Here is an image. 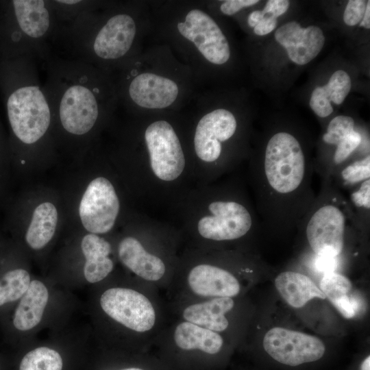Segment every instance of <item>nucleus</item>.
<instances>
[{
	"mask_svg": "<svg viewBox=\"0 0 370 370\" xmlns=\"http://www.w3.org/2000/svg\"><path fill=\"white\" fill-rule=\"evenodd\" d=\"M95 315L101 316L127 332L142 334L156 322V312L149 299L132 288L112 286L96 298Z\"/></svg>",
	"mask_w": 370,
	"mask_h": 370,
	"instance_id": "nucleus-15",
	"label": "nucleus"
},
{
	"mask_svg": "<svg viewBox=\"0 0 370 370\" xmlns=\"http://www.w3.org/2000/svg\"><path fill=\"white\" fill-rule=\"evenodd\" d=\"M84 258L83 284H97L106 280L114 269L111 243L101 235L88 233L80 242Z\"/></svg>",
	"mask_w": 370,
	"mask_h": 370,
	"instance_id": "nucleus-21",
	"label": "nucleus"
},
{
	"mask_svg": "<svg viewBox=\"0 0 370 370\" xmlns=\"http://www.w3.org/2000/svg\"><path fill=\"white\" fill-rule=\"evenodd\" d=\"M314 264L315 269L323 274L334 272L338 266V259L329 256H317L314 258Z\"/></svg>",
	"mask_w": 370,
	"mask_h": 370,
	"instance_id": "nucleus-35",
	"label": "nucleus"
},
{
	"mask_svg": "<svg viewBox=\"0 0 370 370\" xmlns=\"http://www.w3.org/2000/svg\"><path fill=\"white\" fill-rule=\"evenodd\" d=\"M64 326L52 338L22 347L17 370H83L92 352L86 340L67 334Z\"/></svg>",
	"mask_w": 370,
	"mask_h": 370,
	"instance_id": "nucleus-14",
	"label": "nucleus"
},
{
	"mask_svg": "<svg viewBox=\"0 0 370 370\" xmlns=\"http://www.w3.org/2000/svg\"><path fill=\"white\" fill-rule=\"evenodd\" d=\"M175 38L208 63L221 65L230 58L229 41L214 19L203 8L188 7L174 18Z\"/></svg>",
	"mask_w": 370,
	"mask_h": 370,
	"instance_id": "nucleus-13",
	"label": "nucleus"
},
{
	"mask_svg": "<svg viewBox=\"0 0 370 370\" xmlns=\"http://www.w3.org/2000/svg\"><path fill=\"white\" fill-rule=\"evenodd\" d=\"M314 166L299 140L287 132L273 134L260 157L248 167V180L261 225L268 230L297 228L312 206Z\"/></svg>",
	"mask_w": 370,
	"mask_h": 370,
	"instance_id": "nucleus-1",
	"label": "nucleus"
},
{
	"mask_svg": "<svg viewBox=\"0 0 370 370\" xmlns=\"http://www.w3.org/2000/svg\"><path fill=\"white\" fill-rule=\"evenodd\" d=\"M119 104L136 112H160L173 107L182 95L177 77L160 69L145 68L136 55L110 73Z\"/></svg>",
	"mask_w": 370,
	"mask_h": 370,
	"instance_id": "nucleus-10",
	"label": "nucleus"
},
{
	"mask_svg": "<svg viewBox=\"0 0 370 370\" xmlns=\"http://www.w3.org/2000/svg\"><path fill=\"white\" fill-rule=\"evenodd\" d=\"M132 224V230L118 241V260L138 278L159 281L174 260V246L182 236L180 231L147 214L134 216Z\"/></svg>",
	"mask_w": 370,
	"mask_h": 370,
	"instance_id": "nucleus-7",
	"label": "nucleus"
},
{
	"mask_svg": "<svg viewBox=\"0 0 370 370\" xmlns=\"http://www.w3.org/2000/svg\"><path fill=\"white\" fill-rule=\"evenodd\" d=\"M352 288L349 279L336 272L324 273L320 282V290L332 303L348 295Z\"/></svg>",
	"mask_w": 370,
	"mask_h": 370,
	"instance_id": "nucleus-30",
	"label": "nucleus"
},
{
	"mask_svg": "<svg viewBox=\"0 0 370 370\" xmlns=\"http://www.w3.org/2000/svg\"><path fill=\"white\" fill-rule=\"evenodd\" d=\"M265 16L262 10H255L249 14L247 23L249 27H254Z\"/></svg>",
	"mask_w": 370,
	"mask_h": 370,
	"instance_id": "nucleus-37",
	"label": "nucleus"
},
{
	"mask_svg": "<svg viewBox=\"0 0 370 370\" xmlns=\"http://www.w3.org/2000/svg\"><path fill=\"white\" fill-rule=\"evenodd\" d=\"M346 197L358 219L365 226L369 224L370 179L349 189Z\"/></svg>",
	"mask_w": 370,
	"mask_h": 370,
	"instance_id": "nucleus-29",
	"label": "nucleus"
},
{
	"mask_svg": "<svg viewBox=\"0 0 370 370\" xmlns=\"http://www.w3.org/2000/svg\"><path fill=\"white\" fill-rule=\"evenodd\" d=\"M59 291L53 284L32 278L29 286L18 301L0 316L8 338L21 348L32 336L51 319L60 303Z\"/></svg>",
	"mask_w": 370,
	"mask_h": 370,
	"instance_id": "nucleus-12",
	"label": "nucleus"
},
{
	"mask_svg": "<svg viewBox=\"0 0 370 370\" xmlns=\"http://www.w3.org/2000/svg\"><path fill=\"white\" fill-rule=\"evenodd\" d=\"M360 26L364 27L366 29L370 28V1H367L365 12L362 17V20L360 22Z\"/></svg>",
	"mask_w": 370,
	"mask_h": 370,
	"instance_id": "nucleus-38",
	"label": "nucleus"
},
{
	"mask_svg": "<svg viewBox=\"0 0 370 370\" xmlns=\"http://www.w3.org/2000/svg\"><path fill=\"white\" fill-rule=\"evenodd\" d=\"M14 28L9 36L18 57L43 63L53 55L60 21L52 0L11 1Z\"/></svg>",
	"mask_w": 370,
	"mask_h": 370,
	"instance_id": "nucleus-11",
	"label": "nucleus"
},
{
	"mask_svg": "<svg viewBox=\"0 0 370 370\" xmlns=\"http://www.w3.org/2000/svg\"><path fill=\"white\" fill-rule=\"evenodd\" d=\"M38 61L18 57L16 82L7 98V114L13 136L23 147L42 143L53 130L50 106L40 80Z\"/></svg>",
	"mask_w": 370,
	"mask_h": 370,
	"instance_id": "nucleus-8",
	"label": "nucleus"
},
{
	"mask_svg": "<svg viewBox=\"0 0 370 370\" xmlns=\"http://www.w3.org/2000/svg\"><path fill=\"white\" fill-rule=\"evenodd\" d=\"M290 2L287 0H269L262 11L264 14H269L277 18L287 11Z\"/></svg>",
	"mask_w": 370,
	"mask_h": 370,
	"instance_id": "nucleus-34",
	"label": "nucleus"
},
{
	"mask_svg": "<svg viewBox=\"0 0 370 370\" xmlns=\"http://www.w3.org/2000/svg\"><path fill=\"white\" fill-rule=\"evenodd\" d=\"M263 347L273 359L293 367L319 360L325 349L319 338L281 327L267 332Z\"/></svg>",
	"mask_w": 370,
	"mask_h": 370,
	"instance_id": "nucleus-18",
	"label": "nucleus"
},
{
	"mask_svg": "<svg viewBox=\"0 0 370 370\" xmlns=\"http://www.w3.org/2000/svg\"><path fill=\"white\" fill-rule=\"evenodd\" d=\"M370 369V356L367 357L361 364L360 370H369Z\"/></svg>",
	"mask_w": 370,
	"mask_h": 370,
	"instance_id": "nucleus-39",
	"label": "nucleus"
},
{
	"mask_svg": "<svg viewBox=\"0 0 370 370\" xmlns=\"http://www.w3.org/2000/svg\"><path fill=\"white\" fill-rule=\"evenodd\" d=\"M345 194L330 180H323L321 190L297 228L304 230L315 256L338 259L344 249L347 233L362 229Z\"/></svg>",
	"mask_w": 370,
	"mask_h": 370,
	"instance_id": "nucleus-9",
	"label": "nucleus"
},
{
	"mask_svg": "<svg viewBox=\"0 0 370 370\" xmlns=\"http://www.w3.org/2000/svg\"><path fill=\"white\" fill-rule=\"evenodd\" d=\"M277 18L269 15L264 18L254 27V32L258 36H264L276 27Z\"/></svg>",
	"mask_w": 370,
	"mask_h": 370,
	"instance_id": "nucleus-36",
	"label": "nucleus"
},
{
	"mask_svg": "<svg viewBox=\"0 0 370 370\" xmlns=\"http://www.w3.org/2000/svg\"><path fill=\"white\" fill-rule=\"evenodd\" d=\"M367 1L364 0H350L347 3L343 21L349 26L357 25L362 19Z\"/></svg>",
	"mask_w": 370,
	"mask_h": 370,
	"instance_id": "nucleus-31",
	"label": "nucleus"
},
{
	"mask_svg": "<svg viewBox=\"0 0 370 370\" xmlns=\"http://www.w3.org/2000/svg\"><path fill=\"white\" fill-rule=\"evenodd\" d=\"M234 306L232 297H214L190 304L182 312L186 321L216 332L225 330L229 321L225 314Z\"/></svg>",
	"mask_w": 370,
	"mask_h": 370,
	"instance_id": "nucleus-22",
	"label": "nucleus"
},
{
	"mask_svg": "<svg viewBox=\"0 0 370 370\" xmlns=\"http://www.w3.org/2000/svg\"><path fill=\"white\" fill-rule=\"evenodd\" d=\"M349 75L343 70L335 71L328 83L323 86H317L312 91L310 99V106L319 117L325 118L333 112L330 101L336 105L341 104L351 90Z\"/></svg>",
	"mask_w": 370,
	"mask_h": 370,
	"instance_id": "nucleus-26",
	"label": "nucleus"
},
{
	"mask_svg": "<svg viewBox=\"0 0 370 370\" xmlns=\"http://www.w3.org/2000/svg\"><path fill=\"white\" fill-rule=\"evenodd\" d=\"M275 286L284 299L296 308L304 306L313 298H326L309 277L298 272L280 273L275 279Z\"/></svg>",
	"mask_w": 370,
	"mask_h": 370,
	"instance_id": "nucleus-24",
	"label": "nucleus"
},
{
	"mask_svg": "<svg viewBox=\"0 0 370 370\" xmlns=\"http://www.w3.org/2000/svg\"><path fill=\"white\" fill-rule=\"evenodd\" d=\"M171 212L177 218L182 236L201 250L242 240L261 225L247 185L233 173L210 184L195 185Z\"/></svg>",
	"mask_w": 370,
	"mask_h": 370,
	"instance_id": "nucleus-5",
	"label": "nucleus"
},
{
	"mask_svg": "<svg viewBox=\"0 0 370 370\" xmlns=\"http://www.w3.org/2000/svg\"><path fill=\"white\" fill-rule=\"evenodd\" d=\"M367 179H370L369 154L344 164L327 180L341 190H348Z\"/></svg>",
	"mask_w": 370,
	"mask_h": 370,
	"instance_id": "nucleus-28",
	"label": "nucleus"
},
{
	"mask_svg": "<svg viewBox=\"0 0 370 370\" xmlns=\"http://www.w3.org/2000/svg\"><path fill=\"white\" fill-rule=\"evenodd\" d=\"M140 32L134 3L92 1L75 17L60 23L53 53L110 74L138 54Z\"/></svg>",
	"mask_w": 370,
	"mask_h": 370,
	"instance_id": "nucleus-4",
	"label": "nucleus"
},
{
	"mask_svg": "<svg viewBox=\"0 0 370 370\" xmlns=\"http://www.w3.org/2000/svg\"><path fill=\"white\" fill-rule=\"evenodd\" d=\"M32 276L21 266H0V316L12 308L28 289Z\"/></svg>",
	"mask_w": 370,
	"mask_h": 370,
	"instance_id": "nucleus-27",
	"label": "nucleus"
},
{
	"mask_svg": "<svg viewBox=\"0 0 370 370\" xmlns=\"http://www.w3.org/2000/svg\"><path fill=\"white\" fill-rule=\"evenodd\" d=\"M173 338L177 351L166 362L171 370H201L204 360L218 354L223 345L218 332L186 321L176 326Z\"/></svg>",
	"mask_w": 370,
	"mask_h": 370,
	"instance_id": "nucleus-17",
	"label": "nucleus"
},
{
	"mask_svg": "<svg viewBox=\"0 0 370 370\" xmlns=\"http://www.w3.org/2000/svg\"><path fill=\"white\" fill-rule=\"evenodd\" d=\"M238 123L230 110L219 108L202 114L185 128L192 174L196 184L214 182L234 173L236 163L226 147L236 136Z\"/></svg>",
	"mask_w": 370,
	"mask_h": 370,
	"instance_id": "nucleus-6",
	"label": "nucleus"
},
{
	"mask_svg": "<svg viewBox=\"0 0 370 370\" xmlns=\"http://www.w3.org/2000/svg\"><path fill=\"white\" fill-rule=\"evenodd\" d=\"M332 304L346 319L356 317L360 307L356 296L349 294L334 301Z\"/></svg>",
	"mask_w": 370,
	"mask_h": 370,
	"instance_id": "nucleus-32",
	"label": "nucleus"
},
{
	"mask_svg": "<svg viewBox=\"0 0 370 370\" xmlns=\"http://www.w3.org/2000/svg\"><path fill=\"white\" fill-rule=\"evenodd\" d=\"M135 124L127 133L123 149L134 192L146 208H167L171 211L196 185L185 129L163 116Z\"/></svg>",
	"mask_w": 370,
	"mask_h": 370,
	"instance_id": "nucleus-2",
	"label": "nucleus"
},
{
	"mask_svg": "<svg viewBox=\"0 0 370 370\" xmlns=\"http://www.w3.org/2000/svg\"><path fill=\"white\" fill-rule=\"evenodd\" d=\"M43 88L53 128L74 138L92 136L112 119L119 98L110 73L88 63L53 55L44 62Z\"/></svg>",
	"mask_w": 370,
	"mask_h": 370,
	"instance_id": "nucleus-3",
	"label": "nucleus"
},
{
	"mask_svg": "<svg viewBox=\"0 0 370 370\" xmlns=\"http://www.w3.org/2000/svg\"><path fill=\"white\" fill-rule=\"evenodd\" d=\"M121 209V199L114 182L99 175L86 186L79 205V215L84 229L104 235L114 230Z\"/></svg>",
	"mask_w": 370,
	"mask_h": 370,
	"instance_id": "nucleus-16",
	"label": "nucleus"
},
{
	"mask_svg": "<svg viewBox=\"0 0 370 370\" xmlns=\"http://www.w3.org/2000/svg\"><path fill=\"white\" fill-rule=\"evenodd\" d=\"M83 370H171L164 363L131 352L112 350L91 354Z\"/></svg>",
	"mask_w": 370,
	"mask_h": 370,
	"instance_id": "nucleus-23",
	"label": "nucleus"
},
{
	"mask_svg": "<svg viewBox=\"0 0 370 370\" xmlns=\"http://www.w3.org/2000/svg\"><path fill=\"white\" fill-rule=\"evenodd\" d=\"M275 38L286 49L289 58L299 65L316 58L325 43L321 29L314 25L304 28L296 21L280 26L275 32Z\"/></svg>",
	"mask_w": 370,
	"mask_h": 370,
	"instance_id": "nucleus-20",
	"label": "nucleus"
},
{
	"mask_svg": "<svg viewBox=\"0 0 370 370\" xmlns=\"http://www.w3.org/2000/svg\"><path fill=\"white\" fill-rule=\"evenodd\" d=\"M258 2V0H227L221 4L220 10L223 14L230 16Z\"/></svg>",
	"mask_w": 370,
	"mask_h": 370,
	"instance_id": "nucleus-33",
	"label": "nucleus"
},
{
	"mask_svg": "<svg viewBox=\"0 0 370 370\" xmlns=\"http://www.w3.org/2000/svg\"><path fill=\"white\" fill-rule=\"evenodd\" d=\"M186 280L191 291L202 297H233L241 291L239 281L232 272L203 260L190 266Z\"/></svg>",
	"mask_w": 370,
	"mask_h": 370,
	"instance_id": "nucleus-19",
	"label": "nucleus"
},
{
	"mask_svg": "<svg viewBox=\"0 0 370 370\" xmlns=\"http://www.w3.org/2000/svg\"><path fill=\"white\" fill-rule=\"evenodd\" d=\"M58 210L55 205L45 201L34 210L25 234V242L34 251H40L52 241L58 225Z\"/></svg>",
	"mask_w": 370,
	"mask_h": 370,
	"instance_id": "nucleus-25",
	"label": "nucleus"
}]
</instances>
